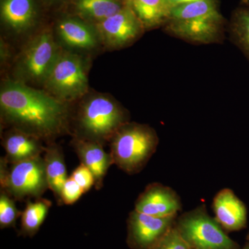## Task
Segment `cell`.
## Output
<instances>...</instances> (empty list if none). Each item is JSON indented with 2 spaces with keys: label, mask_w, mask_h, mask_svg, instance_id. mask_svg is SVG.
Instances as JSON below:
<instances>
[{
  "label": "cell",
  "mask_w": 249,
  "mask_h": 249,
  "mask_svg": "<svg viewBox=\"0 0 249 249\" xmlns=\"http://www.w3.org/2000/svg\"><path fill=\"white\" fill-rule=\"evenodd\" d=\"M0 107L4 123L41 141L49 142L67 128L68 111L63 102L19 82L4 83Z\"/></svg>",
  "instance_id": "6da1fadb"
},
{
  "label": "cell",
  "mask_w": 249,
  "mask_h": 249,
  "mask_svg": "<svg viewBox=\"0 0 249 249\" xmlns=\"http://www.w3.org/2000/svg\"><path fill=\"white\" fill-rule=\"evenodd\" d=\"M166 22L173 35L196 43L209 44L220 38L223 18L214 0H200L174 6Z\"/></svg>",
  "instance_id": "7a4b0ae2"
},
{
  "label": "cell",
  "mask_w": 249,
  "mask_h": 249,
  "mask_svg": "<svg viewBox=\"0 0 249 249\" xmlns=\"http://www.w3.org/2000/svg\"><path fill=\"white\" fill-rule=\"evenodd\" d=\"M158 137L145 124H124L110 139L114 164L132 175L141 171L155 153Z\"/></svg>",
  "instance_id": "3957f363"
},
{
  "label": "cell",
  "mask_w": 249,
  "mask_h": 249,
  "mask_svg": "<svg viewBox=\"0 0 249 249\" xmlns=\"http://www.w3.org/2000/svg\"><path fill=\"white\" fill-rule=\"evenodd\" d=\"M76 122V138L101 144L110 140L126 124L124 111L104 95H95L85 101L78 111Z\"/></svg>",
  "instance_id": "277c9868"
},
{
  "label": "cell",
  "mask_w": 249,
  "mask_h": 249,
  "mask_svg": "<svg viewBox=\"0 0 249 249\" xmlns=\"http://www.w3.org/2000/svg\"><path fill=\"white\" fill-rule=\"evenodd\" d=\"M1 191L17 200L38 199L49 188L45 162L42 155L12 163L4 157L0 161Z\"/></svg>",
  "instance_id": "5b68a950"
},
{
  "label": "cell",
  "mask_w": 249,
  "mask_h": 249,
  "mask_svg": "<svg viewBox=\"0 0 249 249\" xmlns=\"http://www.w3.org/2000/svg\"><path fill=\"white\" fill-rule=\"evenodd\" d=\"M44 84L62 102L81 97L88 88L83 60L76 54L59 53Z\"/></svg>",
  "instance_id": "8992f818"
},
{
  "label": "cell",
  "mask_w": 249,
  "mask_h": 249,
  "mask_svg": "<svg viewBox=\"0 0 249 249\" xmlns=\"http://www.w3.org/2000/svg\"><path fill=\"white\" fill-rule=\"evenodd\" d=\"M178 230L190 246L196 249H233L235 247L203 208L183 215Z\"/></svg>",
  "instance_id": "52a82bcc"
},
{
  "label": "cell",
  "mask_w": 249,
  "mask_h": 249,
  "mask_svg": "<svg viewBox=\"0 0 249 249\" xmlns=\"http://www.w3.org/2000/svg\"><path fill=\"white\" fill-rule=\"evenodd\" d=\"M58 54L53 36L47 31L39 34L23 53L19 64L21 73L28 80L45 83Z\"/></svg>",
  "instance_id": "ba28073f"
},
{
  "label": "cell",
  "mask_w": 249,
  "mask_h": 249,
  "mask_svg": "<svg viewBox=\"0 0 249 249\" xmlns=\"http://www.w3.org/2000/svg\"><path fill=\"white\" fill-rule=\"evenodd\" d=\"M127 5L119 12L96 24V30L103 40L112 47H120L135 40L143 28Z\"/></svg>",
  "instance_id": "9c48e42d"
},
{
  "label": "cell",
  "mask_w": 249,
  "mask_h": 249,
  "mask_svg": "<svg viewBox=\"0 0 249 249\" xmlns=\"http://www.w3.org/2000/svg\"><path fill=\"white\" fill-rule=\"evenodd\" d=\"M180 209L181 203L176 193L158 183L147 186L135 204V211L155 217L175 216Z\"/></svg>",
  "instance_id": "30bf717a"
},
{
  "label": "cell",
  "mask_w": 249,
  "mask_h": 249,
  "mask_svg": "<svg viewBox=\"0 0 249 249\" xmlns=\"http://www.w3.org/2000/svg\"><path fill=\"white\" fill-rule=\"evenodd\" d=\"M174 217H155L134 210L129 218L131 237L134 243L142 248L153 245L169 230Z\"/></svg>",
  "instance_id": "8fae6325"
},
{
  "label": "cell",
  "mask_w": 249,
  "mask_h": 249,
  "mask_svg": "<svg viewBox=\"0 0 249 249\" xmlns=\"http://www.w3.org/2000/svg\"><path fill=\"white\" fill-rule=\"evenodd\" d=\"M71 144L81 163L92 173L96 189H101L108 170L114 164L111 154L105 151L102 144L96 142L74 137Z\"/></svg>",
  "instance_id": "7c38bea8"
},
{
  "label": "cell",
  "mask_w": 249,
  "mask_h": 249,
  "mask_svg": "<svg viewBox=\"0 0 249 249\" xmlns=\"http://www.w3.org/2000/svg\"><path fill=\"white\" fill-rule=\"evenodd\" d=\"M213 209L218 222L228 230H240L245 227L247 208L231 190L224 189L218 193L214 199Z\"/></svg>",
  "instance_id": "4fadbf2b"
},
{
  "label": "cell",
  "mask_w": 249,
  "mask_h": 249,
  "mask_svg": "<svg viewBox=\"0 0 249 249\" xmlns=\"http://www.w3.org/2000/svg\"><path fill=\"white\" fill-rule=\"evenodd\" d=\"M2 145L10 164L42 155L46 147L40 139L16 129L5 134Z\"/></svg>",
  "instance_id": "5bb4252c"
},
{
  "label": "cell",
  "mask_w": 249,
  "mask_h": 249,
  "mask_svg": "<svg viewBox=\"0 0 249 249\" xmlns=\"http://www.w3.org/2000/svg\"><path fill=\"white\" fill-rule=\"evenodd\" d=\"M36 17L34 0H2L1 18L12 30L21 32L34 24Z\"/></svg>",
  "instance_id": "9a60e30c"
},
{
  "label": "cell",
  "mask_w": 249,
  "mask_h": 249,
  "mask_svg": "<svg viewBox=\"0 0 249 249\" xmlns=\"http://www.w3.org/2000/svg\"><path fill=\"white\" fill-rule=\"evenodd\" d=\"M46 173L49 188L54 193L58 202L61 203L62 188L67 181L66 165L61 147L51 142L45 147L44 152Z\"/></svg>",
  "instance_id": "2e32d148"
},
{
  "label": "cell",
  "mask_w": 249,
  "mask_h": 249,
  "mask_svg": "<svg viewBox=\"0 0 249 249\" xmlns=\"http://www.w3.org/2000/svg\"><path fill=\"white\" fill-rule=\"evenodd\" d=\"M145 28H152L166 22L172 6L168 0H124Z\"/></svg>",
  "instance_id": "e0dca14e"
},
{
  "label": "cell",
  "mask_w": 249,
  "mask_h": 249,
  "mask_svg": "<svg viewBox=\"0 0 249 249\" xmlns=\"http://www.w3.org/2000/svg\"><path fill=\"white\" fill-rule=\"evenodd\" d=\"M61 40L70 47L89 49L96 45V36L88 24L74 18H65L58 24Z\"/></svg>",
  "instance_id": "ac0fdd59"
},
{
  "label": "cell",
  "mask_w": 249,
  "mask_h": 249,
  "mask_svg": "<svg viewBox=\"0 0 249 249\" xmlns=\"http://www.w3.org/2000/svg\"><path fill=\"white\" fill-rule=\"evenodd\" d=\"M124 3L121 0H77V11L83 17L101 22L120 11Z\"/></svg>",
  "instance_id": "d6986e66"
},
{
  "label": "cell",
  "mask_w": 249,
  "mask_h": 249,
  "mask_svg": "<svg viewBox=\"0 0 249 249\" xmlns=\"http://www.w3.org/2000/svg\"><path fill=\"white\" fill-rule=\"evenodd\" d=\"M52 202L45 199L38 198L37 200L29 201L22 213V227L24 232L34 233L42 225Z\"/></svg>",
  "instance_id": "ffe728a7"
},
{
  "label": "cell",
  "mask_w": 249,
  "mask_h": 249,
  "mask_svg": "<svg viewBox=\"0 0 249 249\" xmlns=\"http://www.w3.org/2000/svg\"><path fill=\"white\" fill-rule=\"evenodd\" d=\"M234 38L249 59V6L237 10L232 22Z\"/></svg>",
  "instance_id": "44dd1931"
},
{
  "label": "cell",
  "mask_w": 249,
  "mask_h": 249,
  "mask_svg": "<svg viewBox=\"0 0 249 249\" xmlns=\"http://www.w3.org/2000/svg\"><path fill=\"white\" fill-rule=\"evenodd\" d=\"M19 215L14 199L6 192L1 191L0 195V225L1 228L12 225Z\"/></svg>",
  "instance_id": "7402d4cb"
},
{
  "label": "cell",
  "mask_w": 249,
  "mask_h": 249,
  "mask_svg": "<svg viewBox=\"0 0 249 249\" xmlns=\"http://www.w3.org/2000/svg\"><path fill=\"white\" fill-rule=\"evenodd\" d=\"M155 249H191L178 229H171L160 239Z\"/></svg>",
  "instance_id": "603a6c76"
},
{
  "label": "cell",
  "mask_w": 249,
  "mask_h": 249,
  "mask_svg": "<svg viewBox=\"0 0 249 249\" xmlns=\"http://www.w3.org/2000/svg\"><path fill=\"white\" fill-rule=\"evenodd\" d=\"M85 192L73 180V178H68L62 188L61 193V201L66 205L74 204L83 196Z\"/></svg>",
  "instance_id": "cb8c5ba5"
},
{
  "label": "cell",
  "mask_w": 249,
  "mask_h": 249,
  "mask_svg": "<svg viewBox=\"0 0 249 249\" xmlns=\"http://www.w3.org/2000/svg\"><path fill=\"white\" fill-rule=\"evenodd\" d=\"M71 178L81 187L85 193L89 191L95 185L94 177L92 173L83 163L73 172Z\"/></svg>",
  "instance_id": "d4e9b609"
},
{
  "label": "cell",
  "mask_w": 249,
  "mask_h": 249,
  "mask_svg": "<svg viewBox=\"0 0 249 249\" xmlns=\"http://www.w3.org/2000/svg\"><path fill=\"white\" fill-rule=\"evenodd\" d=\"M200 1V0H168L172 8L174 7V6L188 4V3L194 2V1Z\"/></svg>",
  "instance_id": "484cf974"
},
{
  "label": "cell",
  "mask_w": 249,
  "mask_h": 249,
  "mask_svg": "<svg viewBox=\"0 0 249 249\" xmlns=\"http://www.w3.org/2000/svg\"><path fill=\"white\" fill-rule=\"evenodd\" d=\"M242 2L245 6H249V0H242Z\"/></svg>",
  "instance_id": "4316f807"
},
{
  "label": "cell",
  "mask_w": 249,
  "mask_h": 249,
  "mask_svg": "<svg viewBox=\"0 0 249 249\" xmlns=\"http://www.w3.org/2000/svg\"><path fill=\"white\" fill-rule=\"evenodd\" d=\"M245 249H249V247H247Z\"/></svg>",
  "instance_id": "83f0119b"
}]
</instances>
